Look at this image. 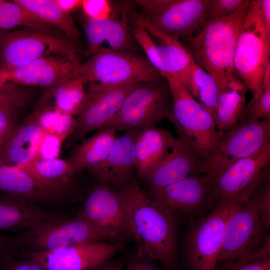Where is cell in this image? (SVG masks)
Returning <instances> with one entry per match:
<instances>
[{
    "label": "cell",
    "mask_w": 270,
    "mask_h": 270,
    "mask_svg": "<svg viewBox=\"0 0 270 270\" xmlns=\"http://www.w3.org/2000/svg\"><path fill=\"white\" fill-rule=\"evenodd\" d=\"M114 186L127 200L138 252L158 262L164 270H178L179 218L146 194L134 175Z\"/></svg>",
    "instance_id": "1"
},
{
    "label": "cell",
    "mask_w": 270,
    "mask_h": 270,
    "mask_svg": "<svg viewBox=\"0 0 270 270\" xmlns=\"http://www.w3.org/2000/svg\"><path fill=\"white\" fill-rule=\"evenodd\" d=\"M258 188L246 202L234 205L224 226L215 270H234L270 255V236L258 214Z\"/></svg>",
    "instance_id": "2"
},
{
    "label": "cell",
    "mask_w": 270,
    "mask_h": 270,
    "mask_svg": "<svg viewBox=\"0 0 270 270\" xmlns=\"http://www.w3.org/2000/svg\"><path fill=\"white\" fill-rule=\"evenodd\" d=\"M251 0L233 13L206 24L188 42L195 62L216 80L220 90L234 74L238 38Z\"/></svg>",
    "instance_id": "3"
},
{
    "label": "cell",
    "mask_w": 270,
    "mask_h": 270,
    "mask_svg": "<svg viewBox=\"0 0 270 270\" xmlns=\"http://www.w3.org/2000/svg\"><path fill=\"white\" fill-rule=\"evenodd\" d=\"M172 95L174 124L178 137L204 161L218 147L222 136L212 115L186 90L175 74L160 72Z\"/></svg>",
    "instance_id": "4"
},
{
    "label": "cell",
    "mask_w": 270,
    "mask_h": 270,
    "mask_svg": "<svg viewBox=\"0 0 270 270\" xmlns=\"http://www.w3.org/2000/svg\"><path fill=\"white\" fill-rule=\"evenodd\" d=\"M166 119L173 121L172 101L168 82L160 74L130 92L104 126L128 131L156 125Z\"/></svg>",
    "instance_id": "5"
},
{
    "label": "cell",
    "mask_w": 270,
    "mask_h": 270,
    "mask_svg": "<svg viewBox=\"0 0 270 270\" xmlns=\"http://www.w3.org/2000/svg\"><path fill=\"white\" fill-rule=\"evenodd\" d=\"M270 142L225 170L211 182L206 208L213 210L246 202L270 177Z\"/></svg>",
    "instance_id": "6"
},
{
    "label": "cell",
    "mask_w": 270,
    "mask_h": 270,
    "mask_svg": "<svg viewBox=\"0 0 270 270\" xmlns=\"http://www.w3.org/2000/svg\"><path fill=\"white\" fill-rule=\"evenodd\" d=\"M124 240L78 214L46 222L16 237L18 251L52 252L86 242Z\"/></svg>",
    "instance_id": "7"
},
{
    "label": "cell",
    "mask_w": 270,
    "mask_h": 270,
    "mask_svg": "<svg viewBox=\"0 0 270 270\" xmlns=\"http://www.w3.org/2000/svg\"><path fill=\"white\" fill-rule=\"evenodd\" d=\"M72 40L32 28L0 32V69L10 71L42 57L62 55L78 58Z\"/></svg>",
    "instance_id": "8"
},
{
    "label": "cell",
    "mask_w": 270,
    "mask_h": 270,
    "mask_svg": "<svg viewBox=\"0 0 270 270\" xmlns=\"http://www.w3.org/2000/svg\"><path fill=\"white\" fill-rule=\"evenodd\" d=\"M270 40L262 23L258 0H251L237 42L234 73L241 78L253 96L258 92L270 64Z\"/></svg>",
    "instance_id": "9"
},
{
    "label": "cell",
    "mask_w": 270,
    "mask_h": 270,
    "mask_svg": "<svg viewBox=\"0 0 270 270\" xmlns=\"http://www.w3.org/2000/svg\"><path fill=\"white\" fill-rule=\"evenodd\" d=\"M78 71L86 82L105 86L144 82L160 74L147 58L128 52L97 53L80 64Z\"/></svg>",
    "instance_id": "10"
},
{
    "label": "cell",
    "mask_w": 270,
    "mask_h": 270,
    "mask_svg": "<svg viewBox=\"0 0 270 270\" xmlns=\"http://www.w3.org/2000/svg\"><path fill=\"white\" fill-rule=\"evenodd\" d=\"M143 19L160 32L189 41L205 26L210 0H136Z\"/></svg>",
    "instance_id": "11"
},
{
    "label": "cell",
    "mask_w": 270,
    "mask_h": 270,
    "mask_svg": "<svg viewBox=\"0 0 270 270\" xmlns=\"http://www.w3.org/2000/svg\"><path fill=\"white\" fill-rule=\"evenodd\" d=\"M270 142V120H244L226 132L204 162V173L212 182L236 162Z\"/></svg>",
    "instance_id": "12"
},
{
    "label": "cell",
    "mask_w": 270,
    "mask_h": 270,
    "mask_svg": "<svg viewBox=\"0 0 270 270\" xmlns=\"http://www.w3.org/2000/svg\"><path fill=\"white\" fill-rule=\"evenodd\" d=\"M130 31L142 48L151 64L160 72L177 74L195 62L179 39L164 33L146 22L140 14L128 16Z\"/></svg>",
    "instance_id": "13"
},
{
    "label": "cell",
    "mask_w": 270,
    "mask_h": 270,
    "mask_svg": "<svg viewBox=\"0 0 270 270\" xmlns=\"http://www.w3.org/2000/svg\"><path fill=\"white\" fill-rule=\"evenodd\" d=\"M236 204L213 210L189 228L182 248L188 270H215L224 226Z\"/></svg>",
    "instance_id": "14"
},
{
    "label": "cell",
    "mask_w": 270,
    "mask_h": 270,
    "mask_svg": "<svg viewBox=\"0 0 270 270\" xmlns=\"http://www.w3.org/2000/svg\"><path fill=\"white\" fill-rule=\"evenodd\" d=\"M78 215L124 240H134L127 200L112 186L97 182L88 193Z\"/></svg>",
    "instance_id": "15"
},
{
    "label": "cell",
    "mask_w": 270,
    "mask_h": 270,
    "mask_svg": "<svg viewBox=\"0 0 270 270\" xmlns=\"http://www.w3.org/2000/svg\"><path fill=\"white\" fill-rule=\"evenodd\" d=\"M123 244L122 241L95 240L52 252L20 250L18 254L46 270H92L122 251Z\"/></svg>",
    "instance_id": "16"
},
{
    "label": "cell",
    "mask_w": 270,
    "mask_h": 270,
    "mask_svg": "<svg viewBox=\"0 0 270 270\" xmlns=\"http://www.w3.org/2000/svg\"><path fill=\"white\" fill-rule=\"evenodd\" d=\"M142 83L114 86L89 83L86 104L75 118L74 130L68 138V145L89 132L104 126L118 112L128 94Z\"/></svg>",
    "instance_id": "17"
},
{
    "label": "cell",
    "mask_w": 270,
    "mask_h": 270,
    "mask_svg": "<svg viewBox=\"0 0 270 270\" xmlns=\"http://www.w3.org/2000/svg\"><path fill=\"white\" fill-rule=\"evenodd\" d=\"M75 186L40 180L16 166H0V193L30 204H54L74 196Z\"/></svg>",
    "instance_id": "18"
},
{
    "label": "cell",
    "mask_w": 270,
    "mask_h": 270,
    "mask_svg": "<svg viewBox=\"0 0 270 270\" xmlns=\"http://www.w3.org/2000/svg\"><path fill=\"white\" fill-rule=\"evenodd\" d=\"M210 184L208 176L202 174L150 190L147 195L179 218L206 208Z\"/></svg>",
    "instance_id": "19"
},
{
    "label": "cell",
    "mask_w": 270,
    "mask_h": 270,
    "mask_svg": "<svg viewBox=\"0 0 270 270\" xmlns=\"http://www.w3.org/2000/svg\"><path fill=\"white\" fill-rule=\"evenodd\" d=\"M78 58L62 55L42 57L28 64L8 71L9 82L16 84L50 88L79 74Z\"/></svg>",
    "instance_id": "20"
},
{
    "label": "cell",
    "mask_w": 270,
    "mask_h": 270,
    "mask_svg": "<svg viewBox=\"0 0 270 270\" xmlns=\"http://www.w3.org/2000/svg\"><path fill=\"white\" fill-rule=\"evenodd\" d=\"M202 160L186 142L174 138L168 154L146 180L150 190L204 173Z\"/></svg>",
    "instance_id": "21"
},
{
    "label": "cell",
    "mask_w": 270,
    "mask_h": 270,
    "mask_svg": "<svg viewBox=\"0 0 270 270\" xmlns=\"http://www.w3.org/2000/svg\"><path fill=\"white\" fill-rule=\"evenodd\" d=\"M140 130L126 131L116 138L105 160L88 170L97 182L114 186L134 175L136 142Z\"/></svg>",
    "instance_id": "22"
},
{
    "label": "cell",
    "mask_w": 270,
    "mask_h": 270,
    "mask_svg": "<svg viewBox=\"0 0 270 270\" xmlns=\"http://www.w3.org/2000/svg\"><path fill=\"white\" fill-rule=\"evenodd\" d=\"M44 132L33 110L0 147V166H18L36 156Z\"/></svg>",
    "instance_id": "23"
},
{
    "label": "cell",
    "mask_w": 270,
    "mask_h": 270,
    "mask_svg": "<svg viewBox=\"0 0 270 270\" xmlns=\"http://www.w3.org/2000/svg\"><path fill=\"white\" fill-rule=\"evenodd\" d=\"M128 16L122 20L110 18L89 19L85 32L86 56L106 52H128L132 44Z\"/></svg>",
    "instance_id": "24"
},
{
    "label": "cell",
    "mask_w": 270,
    "mask_h": 270,
    "mask_svg": "<svg viewBox=\"0 0 270 270\" xmlns=\"http://www.w3.org/2000/svg\"><path fill=\"white\" fill-rule=\"evenodd\" d=\"M64 217V214L0 193V230L26 232L46 222Z\"/></svg>",
    "instance_id": "25"
},
{
    "label": "cell",
    "mask_w": 270,
    "mask_h": 270,
    "mask_svg": "<svg viewBox=\"0 0 270 270\" xmlns=\"http://www.w3.org/2000/svg\"><path fill=\"white\" fill-rule=\"evenodd\" d=\"M174 136L156 125L141 129L135 145V169L146 180L170 150Z\"/></svg>",
    "instance_id": "26"
},
{
    "label": "cell",
    "mask_w": 270,
    "mask_h": 270,
    "mask_svg": "<svg viewBox=\"0 0 270 270\" xmlns=\"http://www.w3.org/2000/svg\"><path fill=\"white\" fill-rule=\"evenodd\" d=\"M248 90L243 81L234 73L220 90L214 122L221 136L240 122Z\"/></svg>",
    "instance_id": "27"
},
{
    "label": "cell",
    "mask_w": 270,
    "mask_h": 270,
    "mask_svg": "<svg viewBox=\"0 0 270 270\" xmlns=\"http://www.w3.org/2000/svg\"><path fill=\"white\" fill-rule=\"evenodd\" d=\"M116 132L112 127H102L74 148L66 160L74 174L105 160L116 138Z\"/></svg>",
    "instance_id": "28"
},
{
    "label": "cell",
    "mask_w": 270,
    "mask_h": 270,
    "mask_svg": "<svg viewBox=\"0 0 270 270\" xmlns=\"http://www.w3.org/2000/svg\"><path fill=\"white\" fill-rule=\"evenodd\" d=\"M85 83L80 74L63 80L48 88L38 102L53 106L64 113L76 116L86 104Z\"/></svg>",
    "instance_id": "29"
},
{
    "label": "cell",
    "mask_w": 270,
    "mask_h": 270,
    "mask_svg": "<svg viewBox=\"0 0 270 270\" xmlns=\"http://www.w3.org/2000/svg\"><path fill=\"white\" fill-rule=\"evenodd\" d=\"M176 76L188 92L214 120L220 92L214 79L196 62Z\"/></svg>",
    "instance_id": "30"
},
{
    "label": "cell",
    "mask_w": 270,
    "mask_h": 270,
    "mask_svg": "<svg viewBox=\"0 0 270 270\" xmlns=\"http://www.w3.org/2000/svg\"><path fill=\"white\" fill-rule=\"evenodd\" d=\"M36 17L58 28L72 41L80 32L70 13L63 10L56 0H14Z\"/></svg>",
    "instance_id": "31"
},
{
    "label": "cell",
    "mask_w": 270,
    "mask_h": 270,
    "mask_svg": "<svg viewBox=\"0 0 270 270\" xmlns=\"http://www.w3.org/2000/svg\"><path fill=\"white\" fill-rule=\"evenodd\" d=\"M42 182L56 184H74L75 175L66 160L34 158L16 166Z\"/></svg>",
    "instance_id": "32"
},
{
    "label": "cell",
    "mask_w": 270,
    "mask_h": 270,
    "mask_svg": "<svg viewBox=\"0 0 270 270\" xmlns=\"http://www.w3.org/2000/svg\"><path fill=\"white\" fill-rule=\"evenodd\" d=\"M44 132L64 141L73 132L76 119L56 108L38 102L33 110Z\"/></svg>",
    "instance_id": "33"
},
{
    "label": "cell",
    "mask_w": 270,
    "mask_h": 270,
    "mask_svg": "<svg viewBox=\"0 0 270 270\" xmlns=\"http://www.w3.org/2000/svg\"><path fill=\"white\" fill-rule=\"evenodd\" d=\"M18 26L53 32L52 26L36 17L14 0H0V32Z\"/></svg>",
    "instance_id": "34"
},
{
    "label": "cell",
    "mask_w": 270,
    "mask_h": 270,
    "mask_svg": "<svg viewBox=\"0 0 270 270\" xmlns=\"http://www.w3.org/2000/svg\"><path fill=\"white\" fill-rule=\"evenodd\" d=\"M260 118L270 120V64L265 72L258 92L244 107L241 121Z\"/></svg>",
    "instance_id": "35"
},
{
    "label": "cell",
    "mask_w": 270,
    "mask_h": 270,
    "mask_svg": "<svg viewBox=\"0 0 270 270\" xmlns=\"http://www.w3.org/2000/svg\"><path fill=\"white\" fill-rule=\"evenodd\" d=\"M28 100L24 90L14 98L0 105V147L18 124V116Z\"/></svg>",
    "instance_id": "36"
},
{
    "label": "cell",
    "mask_w": 270,
    "mask_h": 270,
    "mask_svg": "<svg viewBox=\"0 0 270 270\" xmlns=\"http://www.w3.org/2000/svg\"><path fill=\"white\" fill-rule=\"evenodd\" d=\"M246 1V0H210L205 14V25L233 13Z\"/></svg>",
    "instance_id": "37"
},
{
    "label": "cell",
    "mask_w": 270,
    "mask_h": 270,
    "mask_svg": "<svg viewBox=\"0 0 270 270\" xmlns=\"http://www.w3.org/2000/svg\"><path fill=\"white\" fill-rule=\"evenodd\" d=\"M90 19L113 18L111 2L106 0H82L81 6Z\"/></svg>",
    "instance_id": "38"
},
{
    "label": "cell",
    "mask_w": 270,
    "mask_h": 270,
    "mask_svg": "<svg viewBox=\"0 0 270 270\" xmlns=\"http://www.w3.org/2000/svg\"><path fill=\"white\" fill-rule=\"evenodd\" d=\"M258 210L260 221L268 231L270 229V178H266L258 188Z\"/></svg>",
    "instance_id": "39"
},
{
    "label": "cell",
    "mask_w": 270,
    "mask_h": 270,
    "mask_svg": "<svg viewBox=\"0 0 270 270\" xmlns=\"http://www.w3.org/2000/svg\"><path fill=\"white\" fill-rule=\"evenodd\" d=\"M62 142V140L54 136L44 133L38 152L34 158L52 159L58 158Z\"/></svg>",
    "instance_id": "40"
},
{
    "label": "cell",
    "mask_w": 270,
    "mask_h": 270,
    "mask_svg": "<svg viewBox=\"0 0 270 270\" xmlns=\"http://www.w3.org/2000/svg\"><path fill=\"white\" fill-rule=\"evenodd\" d=\"M0 270H46L39 264L17 252L9 256Z\"/></svg>",
    "instance_id": "41"
},
{
    "label": "cell",
    "mask_w": 270,
    "mask_h": 270,
    "mask_svg": "<svg viewBox=\"0 0 270 270\" xmlns=\"http://www.w3.org/2000/svg\"><path fill=\"white\" fill-rule=\"evenodd\" d=\"M154 262L147 256L138 252L126 264L125 270H160Z\"/></svg>",
    "instance_id": "42"
},
{
    "label": "cell",
    "mask_w": 270,
    "mask_h": 270,
    "mask_svg": "<svg viewBox=\"0 0 270 270\" xmlns=\"http://www.w3.org/2000/svg\"><path fill=\"white\" fill-rule=\"evenodd\" d=\"M16 252V237H10L0 233V268L6 259Z\"/></svg>",
    "instance_id": "43"
},
{
    "label": "cell",
    "mask_w": 270,
    "mask_h": 270,
    "mask_svg": "<svg viewBox=\"0 0 270 270\" xmlns=\"http://www.w3.org/2000/svg\"><path fill=\"white\" fill-rule=\"evenodd\" d=\"M24 91L16 84L12 82H7L0 89V105L14 98Z\"/></svg>",
    "instance_id": "44"
},
{
    "label": "cell",
    "mask_w": 270,
    "mask_h": 270,
    "mask_svg": "<svg viewBox=\"0 0 270 270\" xmlns=\"http://www.w3.org/2000/svg\"><path fill=\"white\" fill-rule=\"evenodd\" d=\"M258 8L264 32L270 40V0H258Z\"/></svg>",
    "instance_id": "45"
},
{
    "label": "cell",
    "mask_w": 270,
    "mask_h": 270,
    "mask_svg": "<svg viewBox=\"0 0 270 270\" xmlns=\"http://www.w3.org/2000/svg\"><path fill=\"white\" fill-rule=\"evenodd\" d=\"M234 270H270V256L256 259Z\"/></svg>",
    "instance_id": "46"
},
{
    "label": "cell",
    "mask_w": 270,
    "mask_h": 270,
    "mask_svg": "<svg viewBox=\"0 0 270 270\" xmlns=\"http://www.w3.org/2000/svg\"><path fill=\"white\" fill-rule=\"evenodd\" d=\"M125 265L122 261L111 258L92 270H125Z\"/></svg>",
    "instance_id": "47"
},
{
    "label": "cell",
    "mask_w": 270,
    "mask_h": 270,
    "mask_svg": "<svg viewBox=\"0 0 270 270\" xmlns=\"http://www.w3.org/2000/svg\"><path fill=\"white\" fill-rule=\"evenodd\" d=\"M56 2L63 10L70 14L82 4L81 0H56Z\"/></svg>",
    "instance_id": "48"
},
{
    "label": "cell",
    "mask_w": 270,
    "mask_h": 270,
    "mask_svg": "<svg viewBox=\"0 0 270 270\" xmlns=\"http://www.w3.org/2000/svg\"><path fill=\"white\" fill-rule=\"evenodd\" d=\"M9 82V74L8 71L0 69V89Z\"/></svg>",
    "instance_id": "49"
}]
</instances>
